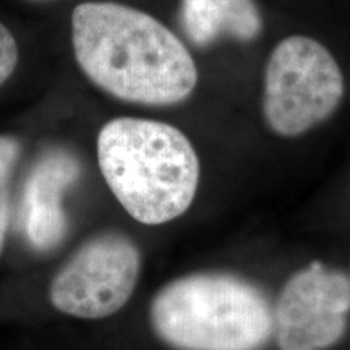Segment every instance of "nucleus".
Returning a JSON list of instances; mask_svg holds the SVG:
<instances>
[{
    "mask_svg": "<svg viewBox=\"0 0 350 350\" xmlns=\"http://www.w3.org/2000/svg\"><path fill=\"white\" fill-rule=\"evenodd\" d=\"M72 42L81 72L113 98L143 106L187 99L198 81L193 57L167 26L116 2L80 3Z\"/></svg>",
    "mask_w": 350,
    "mask_h": 350,
    "instance_id": "nucleus-1",
    "label": "nucleus"
},
{
    "mask_svg": "<svg viewBox=\"0 0 350 350\" xmlns=\"http://www.w3.org/2000/svg\"><path fill=\"white\" fill-rule=\"evenodd\" d=\"M98 163L117 201L146 226L180 217L198 190V154L180 130L164 122H107L98 135Z\"/></svg>",
    "mask_w": 350,
    "mask_h": 350,
    "instance_id": "nucleus-2",
    "label": "nucleus"
},
{
    "mask_svg": "<svg viewBox=\"0 0 350 350\" xmlns=\"http://www.w3.org/2000/svg\"><path fill=\"white\" fill-rule=\"evenodd\" d=\"M152 329L178 350H256L273 336V308L255 284L196 273L165 284L151 304Z\"/></svg>",
    "mask_w": 350,
    "mask_h": 350,
    "instance_id": "nucleus-3",
    "label": "nucleus"
},
{
    "mask_svg": "<svg viewBox=\"0 0 350 350\" xmlns=\"http://www.w3.org/2000/svg\"><path fill=\"white\" fill-rule=\"evenodd\" d=\"M344 98V77L321 42L291 36L278 44L265 70L262 113L274 133L299 137L325 122Z\"/></svg>",
    "mask_w": 350,
    "mask_h": 350,
    "instance_id": "nucleus-4",
    "label": "nucleus"
},
{
    "mask_svg": "<svg viewBox=\"0 0 350 350\" xmlns=\"http://www.w3.org/2000/svg\"><path fill=\"white\" fill-rule=\"evenodd\" d=\"M142 256L129 237L106 232L81 245L57 271L49 287L59 312L100 319L120 312L137 287Z\"/></svg>",
    "mask_w": 350,
    "mask_h": 350,
    "instance_id": "nucleus-5",
    "label": "nucleus"
},
{
    "mask_svg": "<svg viewBox=\"0 0 350 350\" xmlns=\"http://www.w3.org/2000/svg\"><path fill=\"white\" fill-rule=\"evenodd\" d=\"M350 313V278L310 262L284 284L273 308L281 350H327L344 338Z\"/></svg>",
    "mask_w": 350,
    "mask_h": 350,
    "instance_id": "nucleus-6",
    "label": "nucleus"
},
{
    "mask_svg": "<svg viewBox=\"0 0 350 350\" xmlns=\"http://www.w3.org/2000/svg\"><path fill=\"white\" fill-rule=\"evenodd\" d=\"M78 170L77 161L65 152L47 154L33 169L25 190V229L39 250L54 247L67 230L62 195Z\"/></svg>",
    "mask_w": 350,
    "mask_h": 350,
    "instance_id": "nucleus-7",
    "label": "nucleus"
},
{
    "mask_svg": "<svg viewBox=\"0 0 350 350\" xmlns=\"http://www.w3.org/2000/svg\"><path fill=\"white\" fill-rule=\"evenodd\" d=\"M180 18L183 31L196 46L221 38L253 41L262 28L255 0H182Z\"/></svg>",
    "mask_w": 350,
    "mask_h": 350,
    "instance_id": "nucleus-8",
    "label": "nucleus"
},
{
    "mask_svg": "<svg viewBox=\"0 0 350 350\" xmlns=\"http://www.w3.org/2000/svg\"><path fill=\"white\" fill-rule=\"evenodd\" d=\"M21 156V143L12 135H0V253L10 226L12 177Z\"/></svg>",
    "mask_w": 350,
    "mask_h": 350,
    "instance_id": "nucleus-9",
    "label": "nucleus"
},
{
    "mask_svg": "<svg viewBox=\"0 0 350 350\" xmlns=\"http://www.w3.org/2000/svg\"><path fill=\"white\" fill-rule=\"evenodd\" d=\"M18 64V46L13 34L0 23V86L15 72Z\"/></svg>",
    "mask_w": 350,
    "mask_h": 350,
    "instance_id": "nucleus-10",
    "label": "nucleus"
}]
</instances>
